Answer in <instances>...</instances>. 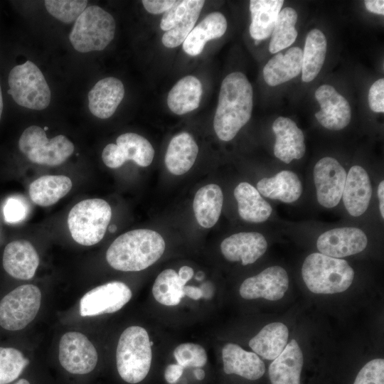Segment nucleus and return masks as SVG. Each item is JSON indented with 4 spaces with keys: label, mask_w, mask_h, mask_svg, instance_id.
Here are the masks:
<instances>
[{
    "label": "nucleus",
    "mask_w": 384,
    "mask_h": 384,
    "mask_svg": "<svg viewBox=\"0 0 384 384\" xmlns=\"http://www.w3.org/2000/svg\"><path fill=\"white\" fill-rule=\"evenodd\" d=\"M227 25L226 18L221 13L208 14L188 34L183 43V50L191 56L199 55L208 41L224 35Z\"/></svg>",
    "instance_id": "nucleus-27"
},
{
    "label": "nucleus",
    "mask_w": 384,
    "mask_h": 384,
    "mask_svg": "<svg viewBox=\"0 0 384 384\" xmlns=\"http://www.w3.org/2000/svg\"><path fill=\"white\" fill-rule=\"evenodd\" d=\"M71 179L63 175H46L33 181L29 186L31 201L43 207L50 206L64 197L72 188Z\"/></svg>",
    "instance_id": "nucleus-33"
},
{
    "label": "nucleus",
    "mask_w": 384,
    "mask_h": 384,
    "mask_svg": "<svg viewBox=\"0 0 384 384\" xmlns=\"http://www.w3.org/2000/svg\"><path fill=\"white\" fill-rule=\"evenodd\" d=\"M202 93L200 80L193 75L186 76L170 90L167 97L168 106L176 114H186L198 107Z\"/></svg>",
    "instance_id": "nucleus-32"
},
{
    "label": "nucleus",
    "mask_w": 384,
    "mask_h": 384,
    "mask_svg": "<svg viewBox=\"0 0 384 384\" xmlns=\"http://www.w3.org/2000/svg\"><path fill=\"white\" fill-rule=\"evenodd\" d=\"M183 294L192 299L198 300L203 297V292L201 288L193 286H184Z\"/></svg>",
    "instance_id": "nucleus-48"
},
{
    "label": "nucleus",
    "mask_w": 384,
    "mask_h": 384,
    "mask_svg": "<svg viewBox=\"0 0 384 384\" xmlns=\"http://www.w3.org/2000/svg\"><path fill=\"white\" fill-rule=\"evenodd\" d=\"M178 364L186 367L200 368L207 362L206 350L198 344L184 343L178 346L174 352Z\"/></svg>",
    "instance_id": "nucleus-40"
},
{
    "label": "nucleus",
    "mask_w": 384,
    "mask_h": 384,
    "mask_svg": "<svg viewBox=\"0 0 384 384\" xmlns=\"http://www.w3.org/2000/svg\"><path fill=\"white\" fill-rule=\"evenodd\" d=\"M204 4L203 0H191L188 9L181 21L164 33L161 41L164 46L173 48L184 42L194 28Z\"/></svg>",
    "instance_id": "nucleus-37"
},
{
    "label": "nucleus",
    "mask_w": 384,
    "mask_h": 384,
    "mask_svg": "<svg viewBox=\"0 0 384 384\" xmlns=\"http://www.w3.org/2000/svg\"><path fill=\"white\" fill-rule=\"evenodd\" d=\"M253 106V90L240 72L228 74L223 80L218 96L213 127L218 137L232 140L250 120Z\"/></svg>",
    "instance_id": "nucleus-1"
},
{
    "label": "nucleus",
    "mask_w": 384,
    "mask_h": 384,
    "mask_svg": "<svg viewBox=\"0 0 384 384\" xmlns=\"http://www.w3.org/2000/svg\"><path fill=\"white\" fill-rule=\"evenodd\" d=\"M164 250L165 242L159 233L137 229L117 238L107 250L106 260L115 270L137 272L156 262Z\"/></svg>",
    "instance_id": "nucleus-2"
},
{
    "label": "nucleus",
    "mask_w": 384,
    "mask_h": 384,
    "mask_svg": "<svg viewBox=\"0 0 384 384\" xmlns=\"http://www.w3.org/2000/svg\"><path fill=\"white\" fill-rule=\"evenodd\" d=\"M18 149L33 163L55 166L62 164L72 155L75 146L65 135L48 139L43 128L32 125L21 134Z\"/></svg>",
    "instance_id": "nucleus-8"
},
{
    "label": "nucleus",
    "mask_w": 384,
    "mask_h": 384,
    "mask_svg": "<svg viewBox=\"0 0 384 384\" xmlns=\"http://www.w3.org/2000/svg\"><path fill=\"white\" fill-rule=\"evenodd\" d=\"M320 110L315 113L319 123L327 129L341 130L351 119V109L347 100L329 85H322L315 91Z\"/></svg>",
    "instance_id": "nucleus-16"
},
{
    "label": "nucleus",
    "mask_w": 384,
    "mask_h": 384,
    "mask_svg": "<svg viewBox=\"0 0 384 384\" xmlns=\"http://www.w3.org/2000/svg\"><path fill=\"white\" fill-rule=\"evenodd\" d=\"M41 303V292L33 284L21 285L0 302V326L9 331L25 328L36 317Z\"/></svg>",
    "instance_id": "nucleus-9"
},
{
    "label": "nucleus",
    "mask_w": 384,
    "mask_h": 384,
    "mask_svg": "<svg viewBox=\"0 0 384 384\" xmlns=\"http://www.w3.org/2000/svg\"><path fill=\"white\" fill-rule=\"evenodd\" d=\"M117 230V227L115 225H112L109 227V230L111 233H114Z\"/></svg>",
    "instance_id": "nucleus-54"
},
{
    "label": "nucleus",
    "mask_w": 384,
    "mask_h": 384,
    "mask_svg": "<svg viewBox=\"0 0 384 384\" xmlns=\"http://www.w3.org/2000/svg\"><path fill=\"white\" fill-rule=\"evenodd\" d=\"M97 360L94 345L84 334L70 331L63 335L59 343V361L65 370L85 375L95 369Z\"/></svg>",
    "instance_id": "nucleus-11"
},
{
    "label": "nucleus",
    "mask_w": 384,
    "mask_h": 384,
    "mask_svg": "<svg viewBox=\"0 0 384 384\" xmlns=\"http://www.w3.org/2000/svg\"><path fill=\"white\" fill-rule=\"evenodd\" d=\"M372 186L366 171L360 166H352L346 175L342 194L348 213L354 217L363 214L368 208Z\"/></svg>",
    "instance_id": "nucleus-21"
},
{
    "label": "nucleus",
    "mask_w": 384,
    "mask_h": 384,
    "mask_svg": "<svg viewBox=\"0 0 384 384\" xmlns=\"http://www.w3.org/2000/svg\"><path fill=\"white\" fill-rule=\"evenodd\" d=\"M257 190L267 198L291 203L301 196L302 185L295 173L283 170L273 177L260 180L257 183Z\"/></svg>",
    "instance_id": "nucleus-25"
},
{
    "label": "nucleus",
    "mask_w": 384,
    "mask_h": 384,
    "mask_svg": "<svg viewBox=\"0 0 384 384\" xmlns=\"http://www.w3.org/2000/svg\"><path fill=\"white\" fill-rule=\"evenodd\" d=\"M326 47V37L320 30L314 28L308 33L302 51L303 82H309L318 75L325 60Z\"/></svg>",
    "instance_id": "nucleus-34"
},
{
    "label": "nucleus",
    "mask_w": 384,
    "mask_h": 384,
    "mask_svg": "<svg viewBox=\"0 0 384 384\" xmlns=\"http://www.w3.org/2000/svg\"><path fill=\"white\" fill-rule=\"evenodd\" d=\"M3 110H4V97H3L2 87L0 82V121L2 117Z\"/></svg>",
    "instance_id": "nucleus-52"
},
{
    "label": "nucleus",
    "mask_w": 384,
    "mask_h": 384,
    "mask_svg": "<svg viewBox=\"0 0 384 384\" xmlns=\"http://www.w3.org/2000/svg\"><path fill=\"white\" fill-rule=\"evenodd\" d=\"M265 238L257 232H240L233 234L223 240L221 252L230 262H242L247 265L254 263L267 250Z\"/></svg>",
    "instance_id": "nucleus-17"
},
{
    "label": "nucleus",
    "mask_w": 384,
    "mask_h": 384,
    "mask_svg": "<svg viewBox=\"0 0 384 384\" xmlns=\"http://www.w3.org/2000/svg\"><path fill=\"white\" fill-rule=\"evenodd\" d=\"M176 1L174 0H143L142 3L149 13L159 14L171 9Z\"/></svg>",
    "instance_id": "nucleus-45"
},
{
    "label": "nucleus",
    "mask_w": 384,
    "mask_h": 384,
    "mask_svg": "<svg viewBox=\"0 0 384 384\" xmlns=\"http://www.w3.org/2000/svg\"><path fill=\"white\" fill-rule=\"evenodd\" d=\"M223 370L226 374H236L246 379L255 380L265 372V366L253 352L245 351L235 343H227L223 348Z\"/></svg>",
    "instance_id": "nucleus-22"
},
{
    "label": "nucleus",
    "mask_w": 384,
    "mask_h": 384,
    "mask_svg": "<svg viewBox=\"0 0 384 384\" xmlns=\"http://www.w3.org/2000/svg\"><path fill=\"white\" fill-rule=\"evenodd\" d=\"M367 244L365 233L354 227L329 230L322 233L316 241L320 253L335 258L358 254L366 247Z\"/></svg>",
    "instance_id": "nucleus-15"
},
{
    "label": "nucleus",
    "mask_w": 384,
    "mask_h": 384,
    "mask_svg": "<svg viewBox=\"0 0 384 384\" xmlns=\"http://www.w3.org/2000/svg\"><path fill=\"white\" fill-rule=\"evenodd\" d=\"M129 287L122 282H110L93 288L80 299L82 316L114 313L121 309L132 298Z\"/></svg>",
    "instance_id": "nucleus-12"
},
{
    "label": "nucleus",
    "mask_w": 384,
    "mask_h": 384,
    "mask_svg": "<svg viewBox=\"0 0 384 384\" xmlns=\"http://www.w3.org/2000/svg\"><path fill=\"white\" fill-rule=\"evenodd\" d=\"M297 21V14L294 9L286 7L279 11L271 34L269 45L271 53H277L289 47L295 41L297 37L295 28Z\"/></svg>",
    "instance_id": "nucleus-35"
},
{
    "label": "nucleus",
    "mask_w": 384,
    "mask_h": 384,
    "mask_svg": "<svg viewBox=\"0 0 384 384\" xmlns=\"http://www.w3.org/2000/svg\"><path fill=\"white\" fill-rule=\"evenodd\" d=\"M195 377L199 380H201L205 378V372L203 369L200 368H197L193 371Z\"/></svg>",
    "instance_id": "nucleus-51"
},
{
    "label": "nucleus",
    "mask_w": 384,
    "mask_h": 384,
    "mask_svg": "<svg viewBox=\"0 0 384 384\" xmlns=\"http://www.w3.org/2000/svg\"><path fill=\"white\" fill-rule=\"evenodd\" d=\"M152 345L147 331L141 326H129L122 332L117 343L116 361L123 380L135 384L146 378L151 368Z\"/></svg>",
    "instance_id": "nucleus-4"
},
{
    "label": "nucleus",
    "mask_w": 384,
    "mask_h": 384,
    "mask_svg": "<svg viewBox=\"0 0 384 384\" xmlns=\"http://www.w3.org/2000/svg\"><path fill=\"white\" fill-rule=\"evenodd\" d=\"M29 361L14 348L0 347V384H9L22 373Z\"/></svg>",
    "instance_id": "nucleus-38"
},
{
    "label": "nucleus",
    "mask_w": 384,
    "mask_h": 384,
    "mask_svg": "<svg viewBox=\"0 0 384 384\" xmlns=\"http://www.w3.org/2000/svg\"><path fill=\"white\" fill-rule=\"evenodd\" d=\"M2 263L5 271L11 277L18 279H30L38 267L39 257L30 242L15 240L5 247Z\"/></svg>",
    "instance_id": "nucleus-19"
},
{
    "label": "nucleus",
    "mask_w": 384,
    "mask_h": 384,
    "mask_svg": "<svg viewBox=\"0 0 384 384\" xmlns=\"http://www.w3.org/2000/svg\"><path fill=\"white\" fill-rule=\"evenodd\" d=\"M303 354L296 340L288 343L269 367L272 384H300Z\"/></svg>",
    "instance_id": "nucleus-23"
},
{
    "label": "nucleus",
    "mask_w": 384,
    "mask_h": 384,
    "mask_svg": "<svg viewBox=\"0 0 384 384\" xmlns=\"http://www.w3.org/2000/svg\"><path fill=\"white\" fill-rule=\"evenodd\" d=\"M289 287V277L280 266L266 268L246 279L240 285V294L246 299L263 298L270 301L282 299Z\"/></svg>",
    "instance_id": "nucleus-14"
},
{
    "label": "nucleus",
    "mask_w": 384,
    "mask_h": 384,
    "mask_svg": "<svg viewBox=\"0 0 384 384\" xmlns=\"http://www.w3.org/2000/svg\"><path fill=\"white\" fill-rule=\"evenodd\" d=\"M178 273L171 269L162 271L156 278L152 287L154 299L165 306H176L184 297Z\"/></svg>",
    "instance_id": "nucleus-36"
},
{
    "label": "nucleus",
    "mask_w": 384,
    "mask_h": 384,
    "mask_svg": "<svg viewBox=\"0 0 384 384\" xmlns=\"http://www.w3.org/2000/svg\"><path fill=\"white\" fill-rule=\"evenodd\" d=\"M6 82L7 94L20 107L34 110L48 107L50 87L41 70L31 60L14 65L9 70Z\"/></svg>",
    "instance_id": "nucleus-5"
},
{
    "label": "nucleus",
    "mask_w": 384,
    "mask_h": 384,
    "mask_svg": "<svg viewBox=\"0 0 384 384\" xmlns=\"http://www.w3.org/2000/svg\"><path fill=\"white\" fill-rule=\"evenodd\" d=\"M15 384H30V383L24 378L18 380Z\"/></svg>",
    "instance_id": "nucleus-53"
},
{
    "label": "nucleus",
    "mask_w": 384,
    "mask_h": 384,
    "mask_svg": "<svg viewBox=\"0 0 384 384\" xmlns=\"http://www.w3.org/2000/svg\"><path fill=\"white\" fill-rule=\"evenodd\" d=\"M368 104L374 112H384V79L376 80L368 92Z\"/></svg>",
    "instance_id": "nucleus-44"
},
{
    "label": "nucleus",
    "mask_w": 384,
    "mask_h": 384,
    "mask_svg": "<svg viewBox=\"0 0 384 384\" xmlns=\"http://www.w3.org/2000/svg\"><path fill=\"white\" fill-rule=\"evenodd\" d=\"M283 0H251L250 34L255 41H262L272 33Z\"/></svg>",
    "instance_id": "nucleus-31"
},
{
    "label": "nucleus",
    "mask_w": 384,
    "mask_h": 384,
    "mask_svg": "<svg viewBox=\"0 0 384 384\" xmlns=\"http://www.w3.org/2000/svg\"><path fill=\"white\" fill-rule=\"evenodd\" d=\"M124 96L123 83L114 77L99 80L88 92V108L100 119L113 115Z\"/></svg>",
    "instance_id": "nucleus-20"
},
{
    "label": "nucleus",
    "mask_w": 384,
    "mask_h": 384,
    "mask_svg": "<svg viewBox=\"0 0 384 384\" xmlns=\"http://www.w3.org/2000/svg\"><path fill=\"white\" fill-rule=\"evenodd\" d=\"M116 142L107 144L102 151V159L107 167L119 168L128 160L143 167L152 162L154 149L144 137L136 133H125L119 135Z\"/></svg>",
    "instance_id": "nucleus-10"
},
{
    "label": "nucleus",
    "mask_w": 384,
    "mask_h": 384,
    "mask_svg": "<svg viewBox=\"0 0 384 384\" xmlns=\"http://www.w3.org/2000/svg\"><path fill=\"white\" fill-rule=\"evenodd\" d=\"M302 275L311 292L328 294L348 289L353 282L354 271L345 260L314 252L305 259Z\"/></svg>",
    "instance_id": "nucleus-3"
},
{
    "label": "nucleus",
    "mask_w": 384,
    "mask_h": 384,
    "mask_svg": "<svg viewBox=\"0 0 384 384\" xmlns=\"http://www.w3.org/2000/svg\"><path fill=\"white\" fill-rule=\"evenodd\" d=\"M193 270L188 266H183L179 269L178 276L182 285L185 286L186 282L192 278Z\"/></svg>",
    "instance_id": "nucleus-49"
},
{
    "label": "nucleus",
    "mask_w": 384,
    "mask_h": 384,
    "mask_svg": "<svg viewBox=\"0 0 384 384\" xmlns=\"http://www.w3.org/2000/svg\"><path fill=\"white\" fill-rule=\"evenodd\" d=\"M198 153V145L187 132L175 135L169 142L165 164L168 171L174 175H182L193 166Z\"/></svg>",
    "instance_id": "nucleus-26"
},
{
    "label": "nucleus",
    "mask_w": 384,
    "mask_h": 384,
    "mask_svg": "<svg viewBox=\"0 0 384 384\" xmlns=\"http://www.w3.org/2000/svg\"><path fill=\"white\" fill-rule=\"evenodd\" d=\"M183 370L184 368L178 363L169 365L164 371V378L169 383L174 384L180 378Z\"/></svg>",
    "instance_id": "nucleus-46"
},
{
    "label": "nucleus",
    "mask_w": 384,
    "mask_h": 384,
    "mask_svg": "<svg viewBox=\"0 0 384 384\" xmlns=\"http://www.w3.org/2000/svg\"><path fill=\"white\" fill-rule=\"evenodd\" d=\"M223 203L221 188L216 184H208L196 192L193 209L199 225L205 228H212L219 219Z\"/></svg>",
    "instance_id": "nucleus-29"
},
{
    "label": "nucleus",
    "mask_w": 384,
    "mask_h": 384,
    "mask_svg": "<svg viewBox=\"0 0 384 384\" xmlns=\"http://www.w3.org/2000/svg\"><path fill=\"white\" fill-rule=\"evenodd\" d=\"M191 4V0L176 1L173 6L166 11L160 23L161 28L164 31L176 26L183 18Z\"/></svg>",
    "instance_id": "nucleus-42"
},
{
    "label": "nucleus",
    "mask_w": 384,
    "mask_h": 384,
    "mask_svg": "<svg viewBox=\"0 0 384 384\" xmlns=\"http://www.w3.org/2000/svg\"><path fill=\"white\" fill-rule=\"evenodd\" d=\"M116 29L114 18L102 8L87 7L75 21L69 40L80 53L102 50L113 40Z\"/></svg>",
    "instance_id": "nucleus-6"
},
{
    "label": "nucleus",
    "mask_w": 384,
    "mask_h": 384,
    "mask_svg": "<svg viewBox=\"0 0 384 384\" xmlns=\"http://www.w3.org/2000/svg\"><path fill=\"white\" fill-rule=\"evenodd\" d=\"M289 330L280 322L270 323L249 341L252 351L267 360L275 359L287 344Z\"/></svg>",
    "instance_id": "nucleus-30"
},
{
    "label": "nucleus",
    "mask_w": 384,
    "mask_h": 384,
    "mask_svg": "<svg viewBox=\"0 0 384 384\" xmlns=\"http://www.w3.org/2000/svg\"><path fill=\"white\" fill-rule=\"evenodd\" d=\"M378 196L379 199V208L382 218H384V181L380 182L378 186Z\"/></svg>",
    "instance_id": "nucleus-50"
},
{
    "label": "nucleus",
    "mask_w": 384,
    "mask_h": 384,
    "mask_svg": "<svg viewBox=\"0 0 384 384\" xmlns=\"http://www.w3.org/2000/svg\"><path fill=\"white\" fill-rule=\"evenodd\" d=\"M234 196L238 202V213L245 221L262 223L272 212L271 206L249 183H240L234 190Z\"/></svg>",
    "instance_id": "nucleus-28"
},
{
    "label": "nucleus",
    "mask_w": 384,
    "mask_h": 384,
    "mask_svg": "<svg viewBox=\"0 0 384 384\" xmlns=\"http://www.w3.org/2000/svg\"><path fill=\"white\" fill-rule=\"evenodd\" d=\"M364 4L366 9L373 14H384V1L383 0H366Z\"/></svg>",
    "instance_id": "nucleus-47"
},
{
    "label": "nucleus",
    "mask_w": 384,
    "mask_h": 384,
    "mask_svg": "<svg viewBox=\"0 0 384 384\" xmlns=\"http://www.w3.org/2000/svg\"><path fill=\"white\" fill-rule=\"evenodd\" d=\"M272 131L276 136L274 154L277 159L289 164L293 159L304 156V136L293 120L284 117H277L272 124Z\"/></svg>",
    "instance_id": "nucleus-18"
},
{
    "label": "nucleus",
    "mask_w": 384,
    "mask_h": 384,
    "mask_svg": "<svg viewBox=\"0 0 384 384\" xmlns=\"http://www.w3.org/2000/svg\"><path fill=\"white\" fill-rule=\"evenodd\" d=\"M3 213L7 223H16L23 220L26 215L25 204L18 198H8L4 206Z\"/></svg>",
    "instance_id": "nucleus-43"
},
{
    "label": "nucleus",
    "mask_w": 384,
    "mask_h": 384,
    "mask_svg": "<svg viewBox=\"0 0 384 384\" xmlns=\"http://www.w3.org/2000/svg\"><path fill=\"white\" fill-rule=\"evenodd\" d=\"M302 50L292 47L284 53L274 55L265 65L263 77L270 86H277L295 77L302 71Z\"/></svg>",
    "instance_id": "nucleus-24"
},
{
    "label": "nucleus",
    "mask_w": 384,
    "mask_h": 384,
    "mask_svg": "<svg viewBox=\"0 0 384 384\" xmlns=\"http://www.w3.org/2000/svg\"><path fill=\"white\" fill-rule=\"evenodd\" d=\"M111 217V207L105 200L90 198L78 203L68 217L72 238L82 245L97 244L103 238Z\"/></svg>",
    "instance_id": "nucleus-7"
},
{
    "label": "nucleus",
    "mask_w": 384,
    "mask_h": 384,
    "mask_svg": "<svg viewBox=\"0 0 384 384\" xmlns=\"http://www.w3.org/2000/svg\"><path fill=\"white\" fill-rule=\"evenodd\" d=\"M86 0H46L44 4L48 12L56 19L70 23L75 21L87 8Z\"/></svg>",
    "instance_id": "nucleus-39"
},
{
    "label": "nucleus",
    "mask_w": 384,
    "mask_h": 384,
    "mask_svg": "<svg viewBox=\"0 0 384 384\" xmlns=\"http://www.w3.org/2000/svg\"><path fill=\"white\" fill-rule=\"evenodd\" d=\"M346 171L333 157L321 159L314 168V181L319 203L328 208L340 202L345 186Z\"/></svg>",
    "instance_id": "nucleus-13"
},
{
    "label": "nucleus",
    "mask_w": 384,
    "mask_h": 384,
    "mask_svg": "<svg viewBox=\"0 0 384 384\" xmlns=\"http://www.w3.org/2000/svg\"><path fill=\"white\" fill-rule=\"evenodd\" d=\"M353 384H384V360L375 358L358 372Z\"/></svg>",
    "instance_id": "nucleus-41"
}]
</instances>
